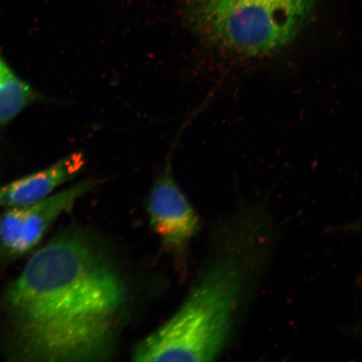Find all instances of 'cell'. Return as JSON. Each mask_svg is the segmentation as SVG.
Segmentation results:
<instances>
[{"label": "cell", "mask_w": 362, "mask_h": 362, "mask_svg": "<svg viewBox=\"0 0 362 362\" xmlns=\"http://www.w3.org/2000/svg\"><path fill=\"white\" fill-rule=\"evenodd\" d=\"M194 2H205V1H211V0H192Z\"/></svg>", "instance_id": "ba28073f"}, {"label": "cell", "mask_w": 362, "mask_h": 362, "mask_svg": "<svg viewBox=\"0 0 362 362\" xmlns=\"http://www.w3.org/2000/svg\"><path fill=\"white\" fill-rule=\"evenodd\" d=\"M127 308L128 289L110 257L87 234L68 230L0 294V349L15 361H107Z\"/></svg>", "instance_id": "6da1fadb"}, {"label": "cell", "mask_w": 362, "mask_h": 362, "mask_svg": "<svg viewBox=\"0 0 362 362\" xmlns=\"http://www.w3.org/2000/svg\"><path fill=\"white\" fill-rule=\"evenodd\" d=\"M47 100L22 79L0 54V130L31 105Z\"/></svg>", "instance_id": "52a82bcc"}, {"label": "cell", "mask_w": 362, "mask_h": 362, "mask_svg": "<svg viewBox=\"0 0 362 362\" xmlns=\"http://www.w3.org/2000/svg\"><path fill=\"white\" fill-rule=\"evenodd\" d=\"M315 0H215L189 4L199 40L241 59L268 57L288 47L309 21Z\"/></svg>", "instance_id": "3957f363"}, {"label": "cell", "mask_w": 362, "mask_h": 362, "mask_svg": "<svg viewBox=\"0 0 362 362\" xmlns=\"http://www.w3.org/2000/svg\"><path fill=\"white\" fill-rule=\"evenodd\" d=\"M86 165L83 153L74 152L47 168L0 185V207L24 206L42 201L78 177Z\"/></svg>", "instance_id": "8992f818"}, {"label": "cell", "mask_w": 362, "mask_h": 362, "mask_svg": "<svg viewBox=\"0 0 362 362\" xmlns=\"http://www.w3.org/2000/svg\"><path fill=\"white\" fill-rule=\"evenodd\" d=\"M245 274L239 257L216 261L180 309L135 346L132 360L214 361L228 341Z\"/></svg>", "instance_id": "7a4b0ae2"}, {"label": "cell", "mask_w": 362, "mask_h": 362, "mask_svg": "<svg viewBox=\"0 0 362 362\" xmlns=\"http://www.w3.org/2000/svg\"><path fill=\"white\" fill-rule=\"evenodd\" d=\"M87 179L31 205L7 208L0 214V264H8L28 255L60 217L96 187Z\"/></svg>", "instance_id": "277c9868"}, {"label": "cell", "mask_w": 362, "mask_h": 362, "mask_svg": "<svg viewBox=\"0 0 362 362\" xmlns=\"http://www.w3.org/2000/svg\"><path fill=\"white\" fill-rule=\"evenodd\" d=\"M149 223L163 247L181 259L196 236L200 221L196 211L176 182L171 162H167L149 192Z\"/></svg>", "instance_id": "5b68a950"}]
</instances>
